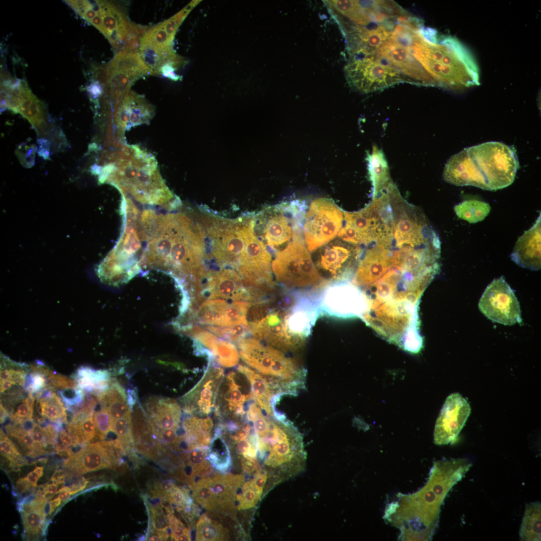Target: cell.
Listing matches in <instances>:
<instances>
[{
  "label": "cell",
  "instance_id": "1",
  "mask_svg": "<svg viewBox=\"0 0 541 541\" xmlns=\"http://www.w3.org/2000/svg\"><path fill=\"white\" fill-rule=\"evenodd\" d=\"M139 234L146 243L142 255L166 261L201 292L205 289L209 275L205 235L199 223L182 212L158 214L150 209L142 220Z\"/></svg>",
  "mask_w": 541,
  "mask_h": 541
},
{
  "label": "cell",
  "instance_id": "2",
  "mask_svg": "<svg viewBox=\"0 0 541 541\" xmlns=\"http://www.w3.org/2000/svg\"><path fill=\"white\" fill-rule=\"evenodd\" d=\"M518 168V158L512 147L490 141L465 148L451 156L443 177L456 186L496 190L513 183Z\"/></svg>",
  "mask_w": 541,
  "mask_h": 541
},
{
  "label": "cell",
  "instance_id": "3",
  "mask_svg": "<svg viewBox=\"0 0 541 541\" xmlns=\"http://www.w3.org/2000/svg\"><path fill=\"white\" fill-rule=\"evenodd\" d=\"M411 51L435 84L459 89L478 84L474 60L454 39L447 38L437 44L435 37L427 38L418 29Z\"/></svg>",
  "mask_w": 541,
  "mask_h": 541
},
{
  "label": "cell",
  "instance_id": "4",
  "mask_svg": "<svg viewBox=\"0 0 541 541\" xmlns=\"http://www.w3.org/2000/svg\"><path fill=\"white\" fill-rule=\"evenodd\" d=\"M242 360L259 373L277 392L296 394L305 385V370L285 352L247 337L237 344Z\"/></svg>",
  "mask_w": 541,
  "mask_h": 541
},
{
  "label": "cell",
  "instance_id": "5",
  "mask_svg": "<svg viewBox=\"0 0 541 541\" xmlns=\"http://www.w3.org/2000/svg\"><path fill=\"white\" fill-rule=\"evenodd\" d=\"M272 267L277 281L291 291L317 292L329 283L317 269L302 231L295 232L288 244L276 252Z\"/></svg>",
  "mask_w": 541,
  "mask_h": 541
},
{
  "label": "cell",
  "instance_id": "6",
  "mask_svg": "<svg viewBox=\"0 0 541 541\" xmlns=\"http://www.w3.org/2000/svg\"><path fill=\"white\" fill-rule=\"evenodd\" d=\"M307 207L305 202L297 200L260 212L254 218V227L265 246L276 252L284 248L296 232L303 230Z\"/></svg>",
  "mask_w": 541,
  "mask_h": 541
},
{
  "label": "cell",
  "instance_id": "7",
  "mask_svg": "<svg viewBox=\"0 0 541 541\" xmlns=\"http://www.w3.org/2000/svg\"><path fill=\"white\" fill-rule=\"evenodd\" d=\"M472 464L465 459L443 460L433 466L420 500L422 524L431 532L437 523L440 507L449 490L461 480Z\"/></svg>",
  "mask_w": 541,
  "mask_h": 541
},
{
  "label": "cell",
  "instance_id": "8",
  "mask_svg": "<svg viewBox=\"0 0 541 541\" xmlns=\"http://www.w3.org/2000/svg\"><path fill=\"white\" fill-rule=\"evenodd\" d=\"M345 70L349 82L365 93L382 90L404 81L403 75L376 52L356 51Z\"/></svg>",
  "mask_w": 541,
  "mask_h": 541
},
{
  "label": "cell",
  "instance_id": "9",
  "mask_svg": "<svg viewBox=\"0 0 541 541\" xmlns=\"http://www.w3.org/2000/svg\"><path fill=\"white\" fill-rule=\"evenodd\" d=\"M344 218V212L331 199L314 200L306 210L303 224L304 238L309 252H314L335 238Z\"/></svg>",
  "mask_w": 541,
  "mask_h": 541
},
{
  "label": "cell",
  "instance_id": "10",
  "mask_svg": "<svg viewBox=\"0 0 541 541\" xmlns=\"http://www.w3.org/2000/svg\"><path fill=\"white\" fill-rule=\"evenodd\" d=\"M316 302L320 316L361 319L367 310L361 290L347 280L328 283L316 295Z\"/></svg>",
  "mask_w": 541,
  "mask_h": 541
},
{
  "label": "cell",
  "instance_id": "11",
  "mask_svg": "<svg viewBox=\"0 0 541 541\" xmlns=\"http://www.w3.org/2000/svg\"><path fill=\"white\" fill-rule=\"evenodd\" d=\"M316 250L314 262L327 281L351 280L361 253L359 245L338 237Z\"/></svg>",
  "mask_w": 541,
  "mask_h": 541
},
{
  "label": "cell",
  "instance_id": "12",
  "mask_svg": "<svg viewBox=\"0 0 541 541\" xmlns=\"http://www.w3.org/2000/svg\"><path fill=\"white\" fill-rule=\"evenodd\" d=\"M480 311L492 322L504 325L521 322L518 302L503 277L494 280L480 299Z\"/></svg>",
  "mask_w": 541,
  "mask_h": 541
},
{
  "label": "cell",
  "instance_id": "13",
  "mask_svg": "<svg viewBox=\"0 0 541 541\" xmlns=\"http://www.w3.org/2000/svg\"><path fill=\"white\" fill-rule=\"evenodd\" d=\"M105 67V85L119 103L133 83L144 76L152 74L137 50H120Z\"/></svg>",
  "mask_w": 541,
  "mask_h": 541
},
{
  "label": "cell",
  "instance_id": "14",
  "mask_svg": "<svg viewBox=\"0 0 541 541\" xmlns=\"http://www.w3.org/2000/svg\"><path fill=\"white\" fill-rule=\"evenodd\" d=\"M253 401L247 378L237 370L232 371L222 380L215 413L219 419L243 418Z\"/></svg>",
  "mask_w": 541,
  "mask_h": 541
},
{
  "label": "cell",
  "instance_id": "15",
  "mask_svg": "<svg viewBox=\"0 0 541 541\" xmlns=\"http://www.w3.org/2000/svg\"><path fill=\"white\" fill-rule=\"evenodd\" d=\"M199 382L181 399L183 412L189 415L206 416L215 412L224 370L214 362Z\"/></svg>",
  "mask_w": 541,
  "mask_h": 541
},
{
  "label": "cell",
  "instance_id": "16",
  "mask_svg": "<svg viewBox=\"0 0 541 541\" xmlns=\"http://www.w3.org/2000/svg\"><path fill=\"white\" fill-rule=\"evenodd\" d=\"M173 40L167 34L163 22L149 29L139 41L141 58L154 75H159L161 68L166 64L179 67L185 61L172 49Z\"/></svg>",
  "mask_w": 541,
  "mask_h": 541
},
{
  "label": "cell",
  "instance_id": "17",
  "mask_svg": "<svg viewBox=\"0 0 541 541\" xmlns=\"http://www.w3.org/2000/svg\"><path fill=\"white\" fill-rule=\"evenodd\" d=\"M118 457V450L111 441L88 443L66 459L64 471L66 475L71 476L111 467Z\"/></svg>",
  "mask_w": 541,
  "mask_h": 541
},
{
  "label": "cell",
  "instance_id": "18",
  "mask_svg": "<svg viewBox=\"0 0 541 541\" xmlns=\"http://www.w3.org/2000/svg\"><path fill=\"white\" fill-rule=\"evenodd\" d=\"M471 412L467 400L459 393H453L446 398L437 419L434 442L445 445L453 442L464 426Z\"/></svg>",
  "mask_w": 541,
  "mask_h": 541
},
{
  "label": "cell",
  "instance_id": "19",
  "mask_svg": "<svg viewBox=\"0 0 541 541\" xmlns=\"http://www.w3.org/2000/svg\"><path fill=\"white\" fill-rule=\"evenodd\" d=\"M288 311L276 310L262 319L248 324L252 337L285 352L300 348L304 343L293 337L286 326L285 318Z\"/></svg>",
  "mask_w": 541,
  "mask_h": 541
},
{
  "label": "cell",
  "instance_id": "20",
  "mask_svg": "<svg viewBox=\"0 0 541 541\" xmlns=\"http://www.w3.org/2000/svg\"><path fill=\"white\" fill-rule=\"evenodd\" d=\"M105 30L104 36L116 49H123L134 36H142L143 27L130 23L124 12L111 2L96 1Z\"/></svg>",
  "mask_w": 541,
  "mask_h": 541
},
{
  "label": "cell",
  "instance_id": "21",
  "mask_svg": "<svg viewBox=\"0 0 541 541\" xmlns=\"http://www.w3.org/2000/svg\"><path fill=\"white\" fill-rule=\"evenodd\" d=\"M383 59L398 71L402 75L414 81L426 85L435 83L414 58L411 49L406 48L389 39L377 50Z\"/></svg>",
  "mask_w": 541,
  "mask_h": 541
},
{
  "label": "cell",
  "instance_id": "22",
  "mask_svg": "<svg viewBox=\"0 0 541 541\" xmlns=\"http://www.w3.org/2000/svg\"><path fill=\"white\" fill-rule=\"evenodd\" d=\"M208 274L207 285L203 296L209 299H224L250 302V296L235 269L224 267Z\"/></svg>",
  "mask_w": 541,
  "mask_h": 541
},
{
  "label": "cell",
  "instance_id": "23",
  "mask_svg": "<svg viewBox=\"0 0 541 541\" xmlns=\"http://www.w3.org/2000/svg\"><path fill=\"white\" fill-rule=\"evenodd\" d=\"M540 213L533 226L516 241L511 259L519 265L531 270L540 268Z\"/></svg>",
  "mask_w": 541,
  "mask_h": 541
},
{
  "label": "cell",
  "instance_id": "24",
  "mask_svg": "<svg viewBox=\"0 0 541 541\" xmlns=\"http://www.w3.org/2000/svg\"><path fill=\"white\" fill-rule=\"evenodd\" d=\"M145 409L153 427L160 430H176L179 427L181 410L175 400L151 398L146 402Z\"/></svg>",
  "mask_w": 541,
  "mask_h": 541
},
{
  "label": "cell",
  "instance_id": "25",
  "mask_svg": "<svg viewBox=\"0 0 541 541\" xmlns=\"http://www.w3.org/2000/svg\"><path fill=\"white\" fill-rule=\"evenodd\" d=\"M153 112L152 107L143 96L128 91L119 103L116 117L118 122L127 127L146 122Z\"/></svg>",
  "mask_w": 541,
  "mask_h": 541
},
{
  "label": "cell",
  "instance_id": "26",
  "mask_svg": "<svg viewBox=\"0 0 541 541\" xmlns=\"http://www.w3.org/2000/svg\"><path fill=\"white\" fill-rule=\"evenodd\" d=\"M197 339L212 353L218 365L226 368L235 366L239 360V353L231 342L219 338L211 332L200 330Z\"/></svg>",
  "mask_w": 541,
  "mask_h": 541
},
{
  "label": "cell",
  "instance_id": "27",
  "mask_svg": "<svg viewBox=\"0 0 541 541\" xmlns=\"http://www.w3.org/2000/svg\"><path fill=\"white\" fill-rule=\"evenodd\" d=\"M48 500L41 494L36 493V498L24 505L18 506L22 515L25 535L27 539L38 538L42 531L47 514L45 505Z\"/></svg>",
  "mask_w": 541,
  "mask_h": 541
},
{
  "label": "cell",
  "instance_id": "28",
  "mask_svg": "<svg viewBox=\"0 0 541 541\" xmlns=\"http://www.w3.org/2000/svg\"><path fill=\"white\" fill-rule=\"evenodd\" d=\"M240 475H216L208 478L210 487L218 506L231 507L235 492L243 481Z\"/></svg>",
  "mask_w": 541,
  "mask_h": 541
},
{
  "label": "cell",
  "instance_id": "29",
  "mask_svg": "<svg viewBox=\"0 0 541 541\" xmlns=\"http://www.w3.org/2000/svg\"><path fill=\"white\" fill-rule=\"evenodd\" d=\"M237 370L248 379L255 402L262 409L272 411L271 402L274 395L279 394L259 373L245 365H239Z\"/></svg>",
  "mask_w": 541,
  "mask_h": 541
},
{
  "label": "cell",
  "instance_id": "30",
  "mask_svg": "<svg viewBox=\"0 0 541 541\" xmlns=\"http://www.w3.org/2000/svg\"><path fill=\"white\" fill-rule=\"evenodd\" d=\"M36 407L39 414L52 423H67L66 408L62 400L52 390L45 389L37 396Z\"/></svg>",
  "mask_w": 541,
  "mask_h": 541
},
{
  "label": "cell",
  "instance_id": "31",
  "mask_svg": "<svg viewBox=\"0 0 541 541\" xmlns=\"http://www.w3.org/2000/svg\"><path fill=\"white\" fill-rule=\"evenodd\" d=\"M540 502L535 501L526 505L519 532L520 540H540Z\"/></svg>",
  "mask_w": 541,
  "mask_h": 541
},
{
  "label": "cell",
  "instance_id": "32",
  "mask_svg": "<svg viewBox=\"0 0 541 541\" xmlns=\"http://www.w3.org/2000/svg\"><path fill=\"white\" fill-rule=\"evenodd\" d=\"M23 98L19 113L27 118L36 129H39L45 122L42 103L32 93L27 84L22 81Z\"/></svg>",
  "mask_w": 541,
  "mask_h": 541
},
{
  "label": "cell",
  "instance_id": "33",
  "mask_svg": "<svg viewBox=\"0 0 541 541\" xmlns=\"http://www.w3.org/2000/svg\"><path fill=\"white\" fill-rule=\"evenodd\" d=\"M229 304L228 302L221 299L205 301L198 311L199 322L209 326L223 327Z\"/></svg>",
  "mask_w": 541,
  "mask_h": 541
},
{
  "label": "cell",
  "instance_id": "34",
  "mask_svg": "<svg viewBox=\"0 0 541 541\" xmlns=\"http://www.w3.org/2000/svg\"><path fill=\"white\" fill-rule=\"evenodd\" d=\"M454 209L459 218L474 223L483 220L489 213L491 207L488 203L470 199L455 205Z\"/></svg>",
  "mask_w": 541,
  "mask_h": 541
},
{
  "label": "cell",
  "instance_id": "35",
  "mask_svg": "<svg viewBox=\"0 0 541 541\" xmlns=\"http://www.w3.org/2000/svg\"><path fill=\"white\" fill-rule=\"evenodd\" d=\"M196 540H223L228 538L227 531L220 523L202 515L196 525Z\"/></svg>",
  "mask_w": 541,
  "mask_h": 541
},
{
  "label": "cell",
  "instance_id": "36",
  "mask_svg": "<svg viewBox=\"0 0 541 541\" xmlns=\"http://www.w3.org/2000/svg\"><path fill=\"white\" fill-rule=\"evenodd\" d=\"M209 458L220 470L226 469L230 464V454L227 445L224 439L220 437V433L216 429L211 441Z\"/></svg>",
  "mask_w": 541,
  "mask_h": 541
},
{
  "label": "cell",
  "instance_id": "37",
  "mask_svg": "<svg viewBox=\"0 0 541 541\" xmlns=\"http://www.w3.org/2000/svg\"><path fill=\"white\" fill-rule=\"evenodd\" d=\"M66 2L82 18L104 35L105 30L98 10H96L90 2L88 1H66Z\"/></svg>",
  "mask_w": 541,
  "mask_h": 541
},
{
  "label": "cell",
  "instance_id": "38",
  "mask_svg": "<svg viewBox=\"0 0 541 541\" xmlns=\"http://www.w3.org/2000/svg\"><path fill=\"white\" fill-rule=\"evenodd\" d=\"M193 497L196 502L209 510L218 506L210 487L208 478H202L192 484Z\"/></svg>",
  "mask_w": 541,
  "mask_h": 541
},
{
  "label": "cell",
  "instance_id": "39",
  "mask_svg": "<svg viewBox=\"0 0 541 541\" xmlns=\"http://www.w3.org/2000/svg\"><path fill=\"white\" fill-rule=\"evenodd\" d=\"M111 430L117 435L124 448L133 445L131 417L112 420Z\"/></svg>",
  "mask_w": 541,
  "mask_h": 541
},
{
  "label": "cell",
  "instance_id": "40",
  "mask_svg": "<svg viewBox=\"0 0 541 541\" xmlns=\"http://www.w3.org/2000/svg\"><path fill=\"white\" fill-rule=\"evenodd\" d=\"M35 397L29 394L28 397L24 398L21 402L10 414L11 419L14 422H20L26 419L32 418L34 412Z\"/></svg>",
  "mask_w": 541,
  "mask_h": 541
},
{
  "label": "cell",
  "instance_id": "41",
  "mask_svg": "<svg viewBox=\"0 0 541 541\" xmlns=\"http://www.w3.org/2000/svg\"><path fill=\"white\" fill-rule=\"evenodd\" d=\"M261 494L251 487L249 481L241 487V492L236 496L239 509H246L254 507L260 500Z\"/></svg>",
  "mask_w": 541,
  "mask_h": 541
},
{
  "label": "cell",
  "instance_id": "42",
  "mask_svg": "<svg viewBox=\"0 0 541 541\" xmlns=\"http://www.w3.org/2000/svg\"><path fill=\"white\" fill-rule=\"evenodd\" d=\"M199 2V1H192L179 12L163 22L164 29L171 39L173 40L176 32L180 24L192 8Z\"/></svg>",
  "mask_w": 541,
  "mask_h": 541
},
{
  "label": "cell",
  "instance_id": "43",
  "mask_svg": "<svg viewBox=\"0 0 541 541\" xmlns=\"http://www.w3.org/2000/svg\"><path fill=\"white\" fill-rule=\"evenodd\" d=\"M100 410L94 413V419L97 428V435L100 439H103L111 430L112 419L107 407L101 405Z\"/></svg>",
  "mask_w": 541,
  "mask_h": 541
},
{
  "label": "cell",
  "instance_id": "44",
  "mask_svg": "<svg viewBox=\"0 0 541 541\" xmlns=\"http://www.w3.org/2000/svg\"><path fill=\"white\" fill-rule=\"evenodd\" d=\"M185 459L195 469L198 475L203 474L209 469L204 448L197 447L190 450L185 455Z\"/></svg>",
  "mask_w": 541,
  "mask_h": 541
},
{
  "label": "cell",
  "instance_id": "45",
  "mask_svg": "<svg viewBox=\"0 0 541 541\" xmlns=\"http://www.w3.org/2000/svg\"><path fill=\"white\" fill-rule=\"evenodd\" d=\"M0 450L1 455L10 461V467L22 457L14 443L1 429Z\"/></svg>",
  "mask_w": 541,
  "mask_h": 541
},
{
  "label": "cell",
  "instance_id": "46",
  "mask_svg": "<svg viewBox=\"0 0 541 541\" xmlns=\"http://www.w3.org/2000/svg\"><path fill=\"white\" fill-rule=\"evenodd\" d=\"M58 392L62 397L67 410L80 406L85 397L84 391L78 387L59 390Z\"/></svg>",
  "mask_w": 541,
  "mask_h": 541
},
{
  "label": "cell",
  "instance_id": "47",
  "mask_svg": "<svg viewBox=\"0 0 541 541\" xmlns=\"http://www.w3.org/2000/svg\"><path fill=\"white\" fill-rule=\"evenodd\" d=\"M162 505L150 507L151 525L157 531L166 532L169 526L167 516L162 509Z\"/></svg>",
  "mask_w": 541,
  "mask_h": 541
},
{
  "label": "cell",
  "instance_id": "48",
  "mask_svg": "<svg viewBox=\"0 0 541 541\" xmlns=\"http://www.w3.org/2000/svg\"><path fill=\"white\" fill-rule=\"evenodd\" d=\"M59 441L56 445L55 450L60 449L70 448L78 445L72 435L66 430L62 429L59 434Z\"/></svg>",
  "mask_w": 541,
  "mask_h": 541
},
{
  "label": "cell",
  "instance_id": "49",
  "mask_svg": "<svg viewBox=\"0 0 541 541\" xmlns=\"http://www.w3.org/2000/svg\"><path fill=\"white\" fill-rule=\"evenodd\" d=\"M155 435L160 437L164 442L173 445L178 438L176 430L174 429H159L156 432Z\"/></svg>",
  "mask_w": 541,
  "mask_h": 541
},
{
  "label": "cell",
  "instance_id": "50",
  "mask_svg": "<svg viewBox=\"0 0 541 541\" xmlns=\"http://www.w3.org/2000/svg\"><path fill=\"white\" fill-rule=\"evenodd\" d=\"M168 498L176 505L183 506L186 503V496L180 489L174 487L168 492Z\"/></svg>",
  "mask_w": 541,
  "mask_h": 541
},
{
  "label": "cell",
  "instance_id": "51",
  "mask_svg": "<svg viewBox=\"0 0 541 541\" xmlns=\"http://www.w3.org/2000/svg\"><path fill=\"white\" fill-rule=\"evenodd\" d=\"M32 435L35 442L39 446L44 448L49 444L45 433L37 423Z\"/></svg>",
  "mask_w": 541,
  "mask_h": 541
},
{
  "label": "cell",
  "instance_id": "52",
  "mask_svg": "<svg viewBox=\"0 0 541 541\" xmlns=\"http://www.w3.org/2000/svg\"><path fill=\"white\" fill-rule=\"evenodd\" d=\"M176 67L172 64H166L163 66L159 71V75H162L164 77L170 79L173 81L179 80L180 77L175 73Z\"/></svg>",
  "mask_w": 541,
  "mask_h": 541
},
{
  "label": "cell",
  "instance_id": "53",
  "mask_svg": "<svg viewBox=\"0 0 541 541\" xmlns=\"http://www.w3.org/2000/svg\"><path fill=\"white\" fill-rule=\"evenodd\" d=\"M43 466H37L33 471L30 472L26 477L34 487L37 486L38 479L43 475Z\"/></svg>",
  "mask_w": 541,
  "mask_h": 541
},
{
  "label": "cell",
  "instance_id": "54",
  "mask_svg": "<svg viewBox=\"0 0 541 541\" xmlns=\"http://www.w3.org/2000/svg\"><path fill=\"white\" fill-rule=\"evenodd\" d=\"M32 487L34 486L29 482L26 477L20 478L16 483L17 490L21 494L29 491Z\"/></svg>",
  "mask_w": 541,
  "mask_h": 541
},
{
  "label": "cell",
  "instance_id": "55",
  "mask_svg": "<svg viewBox=\"0 0 541 541\" xmlns=\"http://www.w3.org/2000/svg\"><path fill=\"white\" fill-rule=\"evenodd\" d=\"M168 534L167 532L159 531H154L151 532L146 538L150 541H158L166 540L168 538Z\"/></svg>",
  "mask_w": 541,
  "mask_h": 541
},
{
  "label": "cell",
  "instance_id": "56",
  "mask_svg": "<svg viewBox=\"0 0 541 541\" xmlns=\"http://www.w3.org/2000/svg\"><path fill=\"white\" fill-rule=\"evenodd\" d=\"M126 395L127 403L130 410H132L138 399L137 394L135 389H128Z\"/></svg>",
  "mask_w": 541,
  "mask_h": 541
},
{
  "label": "cell",
  "instance_id": "57",
  "mask_svg": "<svg viewBox=\"0 0 541 541\" xmlns=\"http://www.w3.org/2000/svg\"><path fill=\"white\" fill-rule=\"evenodd\" d=\"M88 91L93 96H98L102 93V87L100 83V81H95L93 82L88 87Z\"/></svg>",
  "mask_w": 541,
  "mask_h": 541
},
{
  "label": "cell",
  "instance_id": "58",
  "mask_svg": "<svg viewBox=\"0 0 541 541\" xmlns=\"http://www.w3.org/2000/svg\"><path fill=\"white\" fill-rule=\"evenodd\" d=\"M17 385H19L18 383L12 380L1 381V393H4L6 391Z\"/></svg>",
  "mask_w": 541,
  "mask_h": 541
},
{
  "label": "cell",
  "instance_id": "59",
  "mask_svg": "<svg viewBox=\"0 0 541 541\" xmlns=\"http://www.w3.org/2000/svg\"><path fill=\"white\" fill-rule=\"evenodd\" d=\"M58 484L52 482L51 483H47L45 484V491L49 492L52 494H56L58 491Z\"/></svg>",
  "mask_w": 541,
  "mask_h": 541
},
{
  "label": "cell",
  "instance_id": "60",
  "mask_svg": "<svg viewBox=\"0 0 541 541\" xmlns=\"http://www.w3.org/2000/svg\"><path fill=\"white\" fill-rule=\"evenodd\" d=\"M9 413L2 403H1V423H3L9 416Z\"/></svg>",
  "mask_w": 541,
  "mask_h": 541
},
{
  "label": "cell",
  "instance_id": "61",
  "mask_svg": "<svg viewBox=\"0 0 541 541\" xmlns=\"http://www.w3.org/2000/svg\"><path fill=\"white\" fill-rule=\"evenodd\" d=\"M191 540L190 532L185 533L179 537H178L175 540L177 541H188Z\"/></svg>",
  "mask_w": 541,
  "mask_h": 541
},
{
  "label": "cell",
  "instance_id": "62",
  "mask_svg": "<svg viewBox=\"0 0 541 541\" xmlns=\"http://www.w3.org/2000/svg\"><path fill=\"white\" fill-rule=\"evenodd\" d=\"M50 501L52 503V504L54 506L55 508L58 507L61 503V500L58 496L54 499L53 500H50Z\"/></svg>",
  "mask_w": 541,
  "mask_h": 541
}]
</instances>
